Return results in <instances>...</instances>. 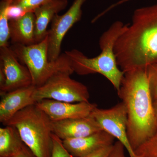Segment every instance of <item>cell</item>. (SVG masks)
I'll use <instances>...</instances> for the list:
<instances>
[{"instance_id": "1", "label": "cell", "mask_w": 157, "mask_h": 157, "mask_svg": "<svg viewBox=\"0 0 157 157\" xmlns=\"http://www.w3.org/2000/svg\"><path fill=\"white\" fill-rule=\"evenodd\" d=\"M118 66L124 73L157 63V3L136 9L116 42Z\"/></svg>"}, {"instance_id": "2", "label": "cell", "mask_w": 157, "mask_h": 157, "mask_svg": "<svg viewBox=\"0 0 157 157\" xmlns=\"http://www.w3.org/2000/svg\"><path fill=\"white\" fill-rule=\"evenodd\" d=\"M117 94L126 108L127 135L135 152L157 131L146 68L124 73Z\"/></svg>"}, {"instance_id": "3", "label": "cell", "mask_w": 157, "mask_h": 157, "mask_svg": "<svg viewBox=\"0 0 157 157\" xmlns=\"http://www.w3.org/2000/svg\"><path fill=\"white\" fill-rule=\"evenodd\" d=\"M128 25L119 21L113 23L100 37L99 43L101 52L95 57H87L77 49L65 52L73 72L79 75L101 74L118 91L124 73L118 66L114 45Z\"/></svg>"}, {"instance_id": "4", "label": "cell", "mask_w": 157, "mask_h": 157, "mask_svg": "<svg viewBox=\"0 0 157 157\" xmlns=\"http://www.w3.org/2000/svg\"><path fill=\"white\" fill-rule=\"evenodd\" d=\"M4 125L17 129L23 143L36 157H51V120L36 104L21 110Z\"/></svg>"}, {"instance_id": "5", "label": "cell", "mask_w": 157, "mask_h": 157, "mask_svg": "<svg viewBox=\"0 0 157 157\" xmlns=\"http://www.w3.org/2000/svg\"><path fill=\"white\" fill-rule=\"evenodd\" d=\"M48 33L41 42L29 45L12 44L10 46L18 60L28 69L33 85L39 87L56 73L62 71L73 72L66 54H62L55 61L48 59Z\"/></svg>"}, {"instance_id": "6", "label": "cell", "mask_w": 157, "mask_h": 157, "mask_svg": "<svg viewBox=\"0 0 157 157\" xmlns=\"http://www.w3.org/2000/svg\"><path fill=\"white\" fill-rule=\"evenodd\" d=\"M73 72L62 71L51 76L44 84L36 87L34 98L36 101L50 99L69 103L89 102L87 87L70 77Z\"/></svg>"}, {"instance_id": "7", "label": "cell", "mask_w": 157, "mask_h": 157, "mask_svg": "<svg viewBox=\"0 0 157 157\" xmlns=\"http://www.w3.org/2000/svg\"><path fill=\"white\" fill-rule=\"evenodd\" d=\"M33 85L30 73L10 46L0 47V94Z\"/></svg>"}, {"instance_id": "8", "label": "cell", "mask_w": 157, "mask_h": 157, "mask_svg": "<svg viewBox=\"0 0 157 157\" xmlns=\"http://www.w3.org/2000/svg\"><path fill=\"white\" fill-rule=\"evenodd\" d=\"M103 131L120 141L130 157H136L127 135L128 116L125 106L122 102L109 109L96 107L91 113Z\"/></svg>"}, {"instance_id": "9", "label": "cell", "mask_w": 157, "mask_h": 157, "mask_svg": "<svg viewBox=\"0 0 157 157\" xmlns=\"http://www.w3.org/2000/svg\"><path fill=\"white\" fill-rule=\"evenodd\" d=\"M86 0H75L64 14L55 15L48 30V56L49 61H56L60 55L63 39L68 31L81 19L82 6Z\"/></svg>"}, {"instance_id": "10", "label": "cell", "mask_w": 157, "mask_h": 157, "mask_svg": "<svg viewBox=\"0 0 157 157\" xmlns=\"http://www.w3.org/2000/svg\"><path fill=\"white\" fill-rule=\"evenodd\" d=\"M36 104L52 121L87 117L98 107L90 102L69 103L50 99L41 100Z\"/></svg>"}, {"instance_id": "11", "label": "cell", "mask_w": 157, "mask_h": 157, "mask_svg": "<svg viewBox=\"0 0 157 157\" xmlns=\"http://www.w3.org/2000/svg\"><path fill=\"white\" fill-rule=\"evenodd\" d=\"M51 127L52 133L62 140L86 137L103 131L90 115L78 118L51 121Z\"/></svg>"}, {"instance_id": "12", "label": "cell", "mask_w": 157, "mask_h": 157, "mask_svg": "<svg viewBox=\"0 0 157 157\" xmlns=\"http://www.w3.org/2000/svg\"><path fill=\"white\" fill-rule=\"evenodd\" d=\"M36 87L32 85L2 94L0 122L5 124L21 110L36 103L34 98Z\"/></svg>"}, {"instance_id": "13", "label": "cell", "mask_w": 157, "mask_h": 157, "mask_svg": "<svg viewBox=\"0 0 157 157\" xmlns=\"http://www.w3.org/2000/svg\"><path fill=\"white\" fill-rule=\"evenodd\" d=\"M115 138L104 131L92 135L63 140V144L74 157H85L94 152L114 144Z\"/></svg>"}, {"instance_id": "14", "label": "cell", "mask_w": 157, "mask_h": 157, "mask_svg": "<svg viewBox=\"0 0 157 157\" xmlns=\"http://www.w3.org/2000/svg\"><path fill=\"white\" fill-rule=\"evenodd\" d=\"M68 0H47L36 8L35 38L36 43L42 41L48 34L47 27L55 15L67 8Z\"/></svg>"}, {"instance_id": "15", "label": "cell", "mask_w": 157, "mask_h": 157, "mask_svg": "<svg viewBox=\"0 0 157 157\" xmlns=\"http://www.w3.org/2000/svg\"><path fill=\"white\" fill-rule=\"evenodd\" d=\"M9 27L12 45L36 44V16L33 11L27 12L18 19L10 20Z\"/></svg>"}, {"instance_id": "16", "label": "cell", "mask_w": 157, "mask_h": 157, "mask_svg": "<svg viewBox=\"0 0 157 157\" xmlns=\"http://www.w3.org/2000/svg\"><path fill=\"white\" fill-rule=\"evenodd\" d=\"M24 144L14 127L0 128V157H13Z\"/></svg>"}, {"instance_id": "17", "label": "cell", "mask_w": 157, "mask_h": 157, "mask_svg": "<svg viewBox=\"0 0 157 157\" xmlns=\"http://www.w3.org/2000/svg\"><path fill=\"white\" fill-rule=\"evenodd\" d=\"M13 1L14 0L2 1L0 3V47L9 46L10 30L7 10Z\"/></svg>"}, {"instance_id": "18", "label": "cell", "mask_w": 157, "mask_h": 157, "mask_svg": "<svg viewBox=\"0 0 157 157\" xmlns=\"http://www.w3.org/2000/svg\"><path fill=\"white\" fill-rule=\"evenodd\" d=\"M136 157H157V131L135 151Z\"/></svg>"}, {"instance_id": "19", "label": "cell", "mask_w": 157, "mask_h": 157, "mask_svg": "<svg viewBox=\"0 0 157 157\" xmlns=\"http://www.w3.org/2000/svg\"><path fill=\"white\" fill-rule=\"evenodd\" d=\"M146 69L149 86L154 102L157 100V63L149 65Z\"/></svg>"}, {"instance_id": "20", "label": "cell", "mask_w": 157, "mask_h": 157, "mask_svg": "<svg viewBox=\"0 0 157 157\" xmlns=\"http://www.w3.org/2000/svg\"><path fill=\"white\" fill-rule=\"evenodd\" d=\"M52 140V148L51 157H74L65 148L63 140L53 133Z\"/></svg>"}, {"instance_id": "21", "label": "cell", "mask_w": 157, "mask_h": 157, "mask_svg": "<svg viewBox=\"0 0 157 157\" xmlns=\"http://www.w3.org/2000/svg\"><path fill=\"white\" fill-rule=\"evenodd\" d=\"M47 0H14L13 5L21 7L26 12L33 11L36 8L41 6Z\"/></svg>"}, {"instance_id": "22", "label": "cell", "mask_w": 157, "mask_h": 157, "mask_svg": "<svg viewBox=\"0 0 157 157\" xmlns=\"http://www.w3.org/2000/svg\"><path fill=\"white\" fill-rule=\"evenodd\" d=\"M26 12L21 7L12 4L8 7L7 10V16L9 20L20 18L24 16Z\"/></svg>"}, {"instance_id": "23", "label": "cell", "mask_w": 157, "mask_h": 157, "mask_svg": "<svg viewBox=\"0 0 157 157\" xmlns=\"http://www.w3.org/2000/svg\"><path fill=\"white\" fill-rule=\"evenodd\" d=\"M113 144L100 149L85 157H109L113 149Z\"/></svg>"}, {"instance_id": "24", "label": "cell", "mask_w": 157, "mask_h": 157, "mask_svg": "<svg viewBox=\"0 0 157 157\" xmlns=\"http://www.w3.org/2000/svg\"><path fill=\"white\" fill-rule=\"evenodd\" d=\"M125 147L120 141H117L113 144L112 152L109 157H127L125 154Z\"/></svg>"}, {"instance_id": "25", "label": "cell", "mask_w": 157, "mask_h": 157, "mask_svg": "<svg viewBox=\"0 0 157 157\" xmlns=\"http://www.w3.org/2000/svg\"><path fill=\"white\" fill-rule=\"evenodd\" d=\"M13 157H36L25 144L21 149Z\"/></svg>"}, {"instance_id": "26", "label": "cell", "mask_w": 157, "mask_h": 157, "mask_svg": "<svg viewBox=\"0 0 157 157\" xmlns=\"http://www.w3.org/2000/svg\"><path fill=\"white\" fill-rule=\"evenodd\" d=\"M154 109V112L155 117L157 125V100L153 102Z\"/></svg>"}, {"instance_id": "27", "label": "cell", "mask_w": 157, "mask_h": 157, "mask_svg": "<svg viewBox=\"0 0 157 157\" xmlns=\"http://www.w3.org/2000/svg\"><path fill=\"white\" fill-rule=\"evenodd\" d=\"M130 1V0H121V2L122 3L126 2H128V1Z\"/></svg>"}, {"instance_id": "28", "label": "cell", "mask_w": 157, "mask_h": 157, "mask_svg": "<svg viewBox=\"0 0 157 157\" xmlns=\"http://www.w3.org/2000/svg\"><path fill=\"white\" fill-rule=\"evenodd\" d=\"M1 1H7V0H1Z\"/></svg>"}]
</instances>
